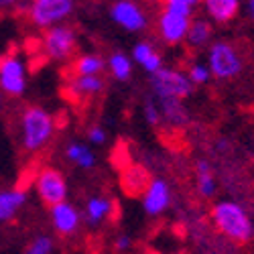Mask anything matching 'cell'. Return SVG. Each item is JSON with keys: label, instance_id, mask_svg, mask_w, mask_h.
<instances>
[{"label": "cell", "instance_id": "15", "mask_svg": "<svg viewBox=\"0 0 254 254\" xmlns=\"http://www.w3.org/2000/svg\"><path fill=\"white\" fill-rule=\"evenodd\" d=\"M207 20L211 25L218 23V25H226L230 20H234L242 8V4L238 0H205L203 2Z\"/></svg>", "mask_w": 254, "mask_h": 254}, {"label": "cell", "instance_id": "24", "mask_svg": "<svg viewBox=\"0 0 254 254\" xmlns=\"http://www.w3.org/2000/svg\"><path fill=\"white\" fill-rule=\"evenodd\" d=\"M0 79H27V65L18 55H0Z\"/></svg>", "mask_w": 254, "mask_h": 254}, {"label": "cell", "instance_id": "10", "mask_svg": "<svg viewBox=\"0 0 254 254\" xmlns=\"http://www.w3.org/2000/svg\"><path fill=\"white\" fill-rule=\"evenodd\" d=\"M49 218L59 236H73L81 226V211L71 201H63L49 207Z\"/></svg>", "mask_w": 254, "mask_h": 254}, {"label": "cell", "instance_id": "23", "mask_svg": "<svg viewBox=\"0 0 254 254\" xmlns=\"http://www.w3.org/2000/svg\"><path fill=\"white\" fill-rule=\"evenodd\" d=\"M132 65L134 63H132L130 55H126L124 51H114L106 59V67H108L112 77L118 81H128L132 77Z\"/></svg>", "mask_w": 254, "mask_h": 254}, {"label": "cell", "instance_id": "29", "mask_svg": "<svg viewBox=\"0 0 254 254\" xmlns=\"http://www.w3.org/2000/svg\"><path fill=\"white\" fill-rule=\"evenodd\" d=\"M0 92L8 98H20L27 92V79H0Z\"/></svg>", "mask_w": 254, "mask_h": 254}, {"label": "cell", "instance_id": "21", "mask_svg": "<svg viewBox=\"0 0 254 254\" xmlns=\"http://www.w3.org/2000/svg\"><path fill=\"white\" fill-rule=\"evenodd\" d=\"M65 159L69 163H73L77 169H94L98 159H96V153L90 149L86 142H79V140H69L67 146H65Z\"/></svg>", "mask_w": 254, "mask_h": 254}, {"label": "cell", "instance_id": "9", "mask_svg": "<svg viewBox=\"0 0 254 254\" xmlns=\"http://www.w3.org/2000/svg\"><path fill=\"white\" fill-rule=\"evenodd\" d=\"M140 199H142L144 214L151 218H157V216L165 214L167 207L171 205V187H169V183L165 179L155 177V179H151L149 187L144 189Z\"/></svg>", "mask_w": 254, "mask_h": 254}, {"label": "cell", "instance_id": "32", "mask_svg": "<svg viewBox=\"0 0 254 254\" xmlns=\"http://www.w3.org/2000/svg\"><path fill=\"white\" fill-rule=\"evenodd\" d=\"M244 6H246V14H248V18L254 20V0H248Z\"/></svg>", "mask_w": 254, "mask_h": 254}, {"label": "cell", "instance_id": "11", "mask_svg": "<svg viewBox=\"0 0 254 254\" xmlns=\"http://www.w3.org/2000/svg\"><path fill=\"white\" fill-rule=\"evenodd\" d=\"M189 23H191V18H183V16L161 10V14L157 18V31L169 47H175L185 41Z\"/></svg>", "mask_w": 254, "mask_h": 254}, {"label": "cell", "instance_id": "5", "mask_svg": "<svg viewBox=\"0 0 254 254\" xmlns=\"http://www.w3.org/2000/svg\"><path fill=\"white\" fill-rule=\"evenodd\" d=\"M75 2L71 0H33L27 16L31 25L37 29H51L55 25H63V20L71 16Z\"/></svg>", "mask_w": 254, "mask_h": 254}, {"label": "cell", "instance_id": "30", "mask_svg": "<svg viewBox=\"0 0 254 254\" xmlns=\"http://www.w3.org/2000/svg\"><path fill=\"white\" fill-rule=\"evenodd\" d=\"M106 138H108V134H106L104 126H100V124L90 126V130H88V140H90L92 144H104Z\"/></svg>", "mask_w": 254, "mask_h": 254}, {"label": "cell", "instance_id": "20", "mask_svg": "<svg viewBox=\"0 0 254 254\" xmlns=\"http://www.w3.org/2000/svg\"><path fill=\"white\" fill-rule=\"evenodd\" d=\"M106 69V59L98 53H83L73 59L71 65V75L73 77H92L100 75Z\"/></svg>", "mask_w": 254, "mask_h": 254}, {"label": "cell", "instance_id": "18", "mask_svg": "<svg viewBox=\"0 0 254 254\" xmlns=\"http://www.w3.org/2000/svg\"><path fill=\"white\" fill-rule=\"evenodd\" d=\"M211 39H214V25H211L209 20L203 18V16L191 18L189 29H187L185 43L191 49H203V47L211 45Z\"/></svg>", "mask_w": 254, "mask_h": 254}, {"label": "cell", "instance_id": "22", "mask_svg": "<svg viewBox=\"0 0 254 254\" xmlns=\"http://www.w3.org/2000/svg\"><path fill=\"white\" fill-rule=\"evenodd\" d=\"M67 90H69V94L73 98H94V96H98V94H102L106 90V81L100 75L71 77Z\"/></svg>", "mask_w": 254, "mask_h": 254}, {"label": "cell", "instance_id": "31", "mask_svg": "<svg viewBox=\"0 0 254 254\" xmlns=\"http://www.w3.org/2000/svg\"><path fill=\"white\" fill-rule=\"evenodd\" d=\"M132 244H134V242H132V238H130L128 234H118L116 240H114V250L120 252V254H122V252H128V250L132 248Z\"/></svg>", "mask_w": 254, "mask_h": 254}, {"label": "cell", "instance_id": "14", "mask_svg": "<svg viewBox=\"0 0 254 254\" xmlns=\"http://www.w3.org/2000/svg\"><path fill=\"white\" fill-rule=\"evenodd\" d=\"M151 175L149 171H146L144 167L140 165H130V167H126L122 175H120V185L124 189V193L126 195H130V197H136V195H142L144 193V189L149 187L151 183Z\"/></svg>", "mask_w": 254, "mask_h": 254}, {"label": "cell", "instance_id": "16", "mask_svg": "<svg viewBox=\"0 0 254 254\" xmlns=\"http://www.w3.org/2000/svg\"><path fill=\"white\" fill-rule=\"evenodd\" d=\"M114 211V201L106 195H94L86 201V207H83V214H81V220L86 222L88 226L96 228L100 226L102 222H106Z\"/></svg>", "mask_w": 254, "mask_h": 254}, {"label": "cell", "instance_id": "6", "mask_svg": "<svg viewBox=\"0 0 254 254\" xmlns=\"http://www.w3.org/2000/svg\"><path fill=\"white\" fill-rule=\"evenodd\" d=\"M41 49L53 61H67L77 51V33L69 25H55L45 31Z\"/></svg>", "mask_w": 254, "mask_h": 254}, {"label": "cell", "instance_id": "8", "mask_svg": "<svg viewBox=\"0 0 254 254\" xmlns=\"http://www.w3.org/2000/svg\"><path fill=\"white\" fill-rule=\"evenodd\" d=\"M114 25L128 33H140L149 27V16H146L144 8L132 0H116L108 10Z\"/></svg>", "mask_w": 254, "mask_h": 254}, {"label": "cell", "instance_id": "3", "mask_svg": "<svg viewBox=\"0 0 254 254\" xmlns=\"http://www.w3.org/2000/svg\"><path fill=\"white\" fill-rule=\"evenodd\" d=\"M207 69L211 73V77L228 81V79H234L242 73L244 69V59L238 51V47L230 41H214L209 47H207Z\"/></svg>", "mask_w": 254, "mask_h": 254}, {"label": "cell", "instance_id": "17", "mask_svg": "<svg viewBox=\"0 0 254 254\" xmlns=\"http://www.w3.org/2000/svg\"><path fill=\"white\" fill-rule=\"evenodd\" d=\"M157 104H159L163 122H167L169 126H173V128H185L189 124V110H187L185 102L173 100V98H161V100H157Z\"/></svg>", "mask_w": 254, "mask_h": 254}, {"label": "cell", "instance_id": "33", "mask_svg": "<svg viewBox=\"0 0 254 254\" xmlns=\"http://www.w3.org/2000/svg\"><path fill=\"white\" fill-rule=\"evenodd\" d=\"M4 110V96H2V92H0V112Z\"/></svg>", "mask_w": 254, "mask_h": 254}, {"label": "cell", "instance_id": "7", "mask_svg": "<svg viewBox=\"0 0 254 254\" xmlns=\"http://www.w3.org/2000/svg\"><path fill=\"white\" fill-rule=\"evenodd\" d=\"M35 191L39 195V199L45 205L53 207L57 203L67 201V181L63 177V173L55 167H43L37 173L35 179Z\"/></svg>", "mask_w": 254, "mask_h": 254}, {"label": "cell", "instance_id": "1", "mask_svg": "<svg viewBox=\"0 0 254 254\" xmlns=\"http://www.w3.org/2000/svg\"><path fill=\"white\" fill-rule=\"evenodd\" d=\"M211 224L216 226V230L228 240L234 244H246L252 238V222L246 214V209L232 199H222L216 201L209 209Z\"/></svg>", "mask_w": 254, "mask_h": 254}, {"label": "cell", "instance_id": "27", "mask_svg": "<svg viewBox=\"0 0 254 254\" xmlns=\"http://www.w3.org/2000/svg\"><path fill=\"white\" fill-rule=\"evenodd\" d=\"M142 116L146 120V124L153 126V128H157V126L163 124V118H161V110H159V104L153 96H149L144 102H142Z\"/></svg>", "mask_w": 254, "mask_h": 254}, {"label": "cell", "instance_id": "26", "mask_svg": "<svg viewBox=\"0 0 254 254\" xmlns=\"http://www.w3.org/2000/svg\"><path fill=\"white\" fill-rule=\"evenodd\" d=\"M53 250H55L53 238L47 234H41L31 240V244L23 250V254H53Z\"/></svg>", "mask_w": 254, "mask_h": 254}, {"label": "cell", "instance_id": "13", "mask_svg": "<svg viewBox=\"0 0 254 254\" xmlns=\"http://www.w3.org/2000/svg\"><path fill=\"white\" fill-rule=\"evenodd\" d=\"M130 59H132V63L136 61L149 75H155L157 71H161L165 67L163 55L155 49L153 43H149V41H136L134 47H132V53H130Z\"/></svg>", "mask_w": 254, "mask_h": 254}, {"label": "cell", "instance_id": "4", "mask_svg": "<svg viewBox=\"0 0 254 254\" xmlns=\"http://www.w3.org/2000/svg\"><path fill=\"white\" fill-rule=\"evenodd\" d=\"M151 96L161 100V98H173L185 102L191 98L195 92V86L187 79V73L177 69V67H163L155 75H151Z\"/></svg>", "mask_w": 254, "mask_h": 254}, {"label": "cell", "instance_id": "2", "mask_svg": "<svg viewBox=\"0 0 254 254\" xmlns=\"http://www.w3.org/2000/svg\"><path fill=\"white\" fill-rule=\"evenodd\" d=\"M55 134V118L43 106H27L20 114V146L27 153L45 149Z\"/></svg>", "mask_w": 254, "mask_h": 254}, {"label": "cell", "instance_id": "28", "mask_svg": "<svg viewBox=\"0 0 254 254\" xmlns=\"http://www.w3.org/2000/svg\"><path fill=\"white\" fill-rule=\"evenodd\" d=\"M187 79L193 83V86H205V83L211 79V73L207 69L205 63L197 61V63H191L187 69Z\"/></svg>", "mask_w": 254, "mask_h": 254}, {"label": "cell", "instance_id": "12", "mask_svg": "<svg viewBox=\"0 0 254 254\" xmlns=\"http://www.w3.org/2000/svg\"><path fill=\"white\" fill-rule=\"evenodd\" d=\"M29 193L20 187H10V189H0V224L12 222L18 211L27 203Z\"/></svg>", "mask_w": 254, "mask_h": 254}, {"label": "cell", "instance_id": "19", "mask_svg": "<svg viewBox=\"0 0 254 254\" xmlns=\"http://www.w3.org/2000/svg\"><path fill=\"white\" fill-rule=\"evenodd\" d=\"M195 187L203 199H211L218 191V181L214 177V167L207 159H197L195 163Z\"/></svg>", "mask_w": 254, "mask_h": 254}, {"label": "cell", "instance_id": "25", "mask_svg": "<svg viewBox=\"0 0 254 254\" xmlns=\"http://www.w3.org/2000/svg\"><path fill=\"white\" fill-rule=\"evenodd\" d=\"M197 6H199L197 0H167V2H163L165 12H171L183 18H191Z\"/></svg>", "mask_w": 254, "mask_h": 254}]
</instances>
